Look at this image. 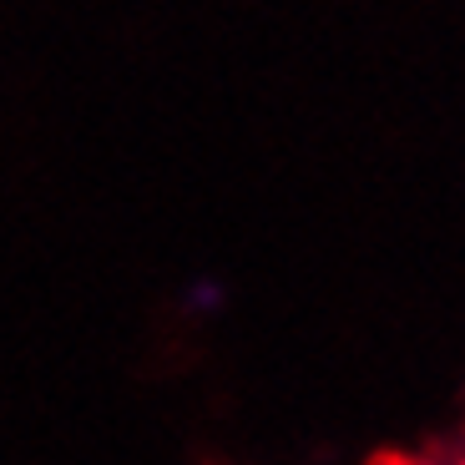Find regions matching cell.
Segmentation results:
<instances>
[{"label":"cell","instance_id":"6da1fadb","mask_svg":"<svg viewBox=\"0 0 465 465\" xmlns=\"http://www.w3.org/2000/svg\"><path fill=\"white\" fill-rule=\"evenodd\" d=\"M218 299H223V289H218V283H198V289H193V303H198V309H213Z\"/></svg>","mask_w":465,"mask_h":465}]
</instances>
